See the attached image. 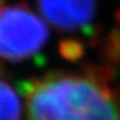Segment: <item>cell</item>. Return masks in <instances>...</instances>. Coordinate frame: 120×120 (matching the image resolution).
Returning <instances> with one entry per match:
<instances>
[{"label": "cell", "instance_id": "cell-1", "mask_svg": "<svg viewBox=\"0 0 120 120\" xmlns=\"http://www.w3.org/2000/svg\"><path fill=\"white\" fill-rule=\"evenodd\" d=\"M23 97V120H120V83L105 67L36 77Z\"/></svg>", "mask_w": 120, "mask_h": 120}, {"label": "cell", "instance_id": "cell-2", "mask_svg": "<svg viewBox=\"0 0 120 120\" xmlns=\"http://www.w3.org/2000/svg\"><path fill=\"white\" fill-rule=\"evenodd\" d=\"M49 30L26 3L0 0V58L26 61L44 49Z\"/></svg>", "mask_w": 120, "mask_h": 120}, {"label": "cell", "instance_id": "cell-3", "mask_svg": "<svg viewBox=\"0 0 120 120\" xmlns=\"http://www.w3.org/2000/svg\"><path fill=\"white\" fill-rule=\"evenodd\" d=\"M40 12L56 30L65 33L86 32L97 12V0H37Z\"/></svg>", "mask_w": 120, "mask_h": 120}, {"label": "cell", "instance_id": "cell-4", "mask_svg": "<svg viewBox=\"0 0 120 120\" xmlns=\"http://www.w3.org/2000/svg\"><path fill=\"white\" fill-rule=\"evenodd\" d=\"M0 120H23L21 97L0 69Z\"/></svg>", "mask_w": 120, "mask_h": 120}]
</instances>
